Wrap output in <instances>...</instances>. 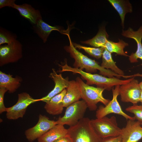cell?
<instances>
[{
    "label": "cell",
    "mask_w": 142,
    "mask_h": 142,
    "mask_svg": "<svg viewBox=\"0 0 142 142\" xmlns=\"http://www.w3.org/2000/svg\"><path fill=\"white\" fill-rule=\"evenodd\" d=\"M67 36L69 40V45L65 46L64 48L74 60L73 64L74 68L83 70L84 69L85 72L90 73H95L97 70H99L100 75L109 78L116 77L120 78L121 77L124 78L126 77V75H119L110 70L103 68L94 60L90 58L79 52L73 45L69 34Z\"/></svg>",
    "instance_id": "cell-1"
},
{
    "label": "cell",
    "mask_w": 142,
    "mask_h": 142,
    "mask_svg": "<svg viewBox=\"0 0 142 142\" xmlns=\"http://www.w3.org/2000/svg\"><path fill=\"white\" fill-rule=\"evenodd\" d=\"M59 65L62 68L61 70L59 71L60 72H69L73 73L78 74L80 75L82 79L86 80L87 84L89 85H95L97 87L102 88L108 91L112 89L114 86L126 83L134 78L121 80L116 77L109 78L101 75L88 73L68 65L66 62L64 65Z\"/></svg>",
    "instance_id": "cell-2"
},
{
    "label": "cell",
    "mask_w": 142,
    "mask_h": 142,
    "mask_svg": "<svg viewBox=\"0 0 142 142\" xmlns=\"http://www.w3.org/2000/svg\"><path fill=\"white\" fill-rule=\"evenodd\" d=\"M88 118H83L75 125L68 129L67 136L72 142H102V139L96 133Z\"/></svg>",
    "instance_id": "cell-3"
},
{
    "label": "cell",
    "mask_w": 142,
    "mask_h": 142,
    "mask_svg": "<svg viewBox=\"0 0 142 142\" xmlns=\"http://www.w3.org/2000/svg\"><path fill=\"white\" fill-rule=\"evenodd\" d=\"M76 81L79 87L81 99L85 102L90 110H96L97 108V104L99 102L106 105L110 101L103 96L104 89L89 85L79 77H77Z\"/></svg>",
    "instance_id": "cell-4"
},
{
    "label": "cell",
    "mask_w": 142,
    "mask_h": 142,
    "mask_svg": "<svg viewBox=\"0 0 142 142\" xmlns=\"http://www.w3.org/2000/svg\"><path fill=\"white\" fill-rule=\"evenodd\" d=\"M90 123L96 133L102 139L120 134L121 129L118 127L114 116L92 119Z\"/></svg>",
    "instance_id": "cell-5"
},
{
    "label": "cell",
    "mask_w": 142,
    "mask_h": 142,
    "mask_svg": "<svg viewBox=\"0 0 142 142\" xmlns=\"http://www.w3.org/2000/svg\"><path fill=\"white\" fill-rule=\"evenodd\" d=\"M87 108L85 102L83 100L71 104L67 107L64 116L59 117L57 120L58 124L70 127L75 125L84 118Z\"/></svg>",
    "instance_id": "cell-6"
},
{
    "label": "cell",
    "mask_w": 142,
    "mask_h": 142,
    "mask_svg": "<svg viewBox=\"0 0 142 142\" xmlns=\"http://www.w3.org/2000/svg\"><path fill=\"white\" fill-rule=\"evenodd\" d=\"M120 85L115 86L112 89L113 98L105 106L100 105L96 112L95 116L97 118H102L111 114H115L123 116L127 120H135L134 117L130 116L124 113L122 110L117 99L119 94Z\"/></svg>",
    "instance_id": "cell-7"
},
{
    "label": "cell",
    "mask_w": 142,
    "mask_h": 142,
    "mask_svg": "<svg viewBox=\"0 0 142 142\" xmlns=\"http://www.w3.org/2000/svg\"><path fill=\"white\" fill-rule=\"evenodd\" d=\"M39 101V99H34L26 92L19 94L16 104L11 107L7 108V118L9 120H15L23 118L28 106Z\"/></svg>",
    "instance_id": "cell-8"
},
{
    "label": "cell",
    "mask_w": 142,
    "mask_h": 142,
    "mask_svg": "<svg viewBox=\"0 0 142 142\" xmlns=\"http://www.w3.org/2000/svg\"><path fill=\"white\" fill-rule=\"evenodd\" d=\"M22 57V45L17 40L9 44L0 45V65L16 62Z\"/></svg>",
    "instance_id": "cell-9"
},
{
    "label": "cell",
    "mask_w": 142,
    "mask_h": 142,
    "mask_svg": "<svg viewBox=\"0 0 142 142\" xmlns=\"http://www.w3.org/2000/svg\"><path fill=\"white\" fill-rule=\"evenodd\" d=\"M57 124V121L50 120L45 115L40 114L37 124L25 131L26 137L28 141L32 142L38 139Z\"/></svg>",
    "instance_id": "cell-10"
},
{
    "label": "cell",
    "mask_w": 142,
    "mask_h": 142,
    "mask_svg": "<svg viewBox=\"0 0 142 142\" xmlns=\"http://www.w3.org/2000/svg\"><path fill=\"white\" fill-rule=\"evenodd\" d=\"M141 90L138 80L134 78L129 82L120 85L119 94L121 101L137 104L139 102Z\"/></svg>",
    "instance_id": "cell-11"
},
{
    "label": "cell",
    "mask_w": 142,
    "mask_h": 142,
    "mask_svg": "<svg viewBox=\"0 0 142 142\" xmlns=\"http://www.w3.org/2000/svg\"><path fill=\"white\" fill-rule=\"evenodd\" d=\"M141 123L135 120H128L125 126L121 129V142H138L142 138Z\"/></svg>",
    "instance_id": "cell-12"
},
{
    "label": "cell",
    "mask_w": 142,
    "mask_h": 142,
    "mask_svg": "<svg viewBox=\"0 0 142 142\" xmlns=\"http://www.w3.org/2000/svg\"><path fill=\"white\" fill-rule=\"evenodd\" d=\"M121 34L125 37L133 39L137 43L136 51L134 53H132L129 57L130 62H138V59L142 60V44L141 42L142 38V26L136 31H134L130 27H129L126 30H123ZM141 65H142V63Z\"/></svg>",
    "instance_id": "cell-13"
},
{
    "label": "cell",
    "mask_w": 142,
    "mask_h": 142,
    "mask_svg": "<svg viewBox=\"0 0 142 142\" xmlns=\"http://www.w3.org/2000/svg\"><path fill=\"white\" fill-rule=\"evenodd\" d=\"M52 70V72L50 74V76L54 83V87L47 95L39 99L40 101L45 103L67 88L69 83V81L68 77L64 78L61 74H57L54 69H53Z\"/></svg>",
    "instance_id": "cell-14"
},
{
    "label": "cell",
    "mask_w": 142,
    "mask_h": 142,
    "mask_svg": "<svg viewBox=\"0 0 142 142\" xmlns=\"http://www.w3.org/2000/svg\"><path fill=\"white\" fill-rule=\"evenodd\" d=\"M33 29L35 33L45 43L51 32L57 31L61 33L67 35L69 34V30H65L60 26H52L44 21L42 19L39 20L37 23L33 25Z\"/></svg>",
    "instance_id": "cell-15"
},
{
    "label": "cell",
    "mask_w": 142,
    "mask_h": 142,
    "mask_svg": "<svg viewBox=\"0 0 142 142\" xmlns=\"http://www.w3.org/2000/svg\"><path fill=\"white\" fill-rule=\"evenodd\" d=\"M17 10L20 15L28 20L33 25L36 24L42 17L40 11L36 9L31 5L27 3L21 5L15 4L13 8Z\"/></svg>",
    "instance_id": "cell-16"
},
{
    "label": "cell",
    "mask_w": 142,
    "mask_h": 142,
    "mask_svg": "<svg viewBox=\"0 0 142 142\" xmlns=\"http://www.w3.org/2000/svg\"><path fill=\"white\" fill-rule=\"evenodd\" d=\"M66 92L63 100L64 107H67L81 99L79 85L76 80L69 81Z\"/></svg>",
    "instance_id": "cell-17"
},
{
    "label": "cell",
    "mask_w": 142,
    "mask_h": 142,
    "mask_svg": "<svg viewBox=\"0 0 142 142\" xmlns=\"http://www.w3.org/2000/svg\"><path fill=\"white\" fill-rule=\"evenodd\" d=\"M66 92L65 89L46 103L44 108L48 113L52 115H58L62 113L64 108L63 100Z\"/></svg>",
    "instance_id": "cell-18"
},
{
    "label": "cell",
    "mask_w": 142,
    "mask_h": 142,
    "mask_svg": "<svg viewBox=\"0 0 142 142\" xmlns=\"http://www.w3.org/2000/svg\"><path fill=\"white\" fill-rule=\"evenodd\" d=\"M64 125L57 124L38 139V142H54L58 139L66 136L68 129Z\"/></svg>",
    "instance_id": "cell-19"
},
{
    "label": "cell",
    "mask_w": 142,
    "mask_h": 142,
    "mask_svg": "<svg viewBox=\"0 0 142 142\" xmlns=\"http://www.w3.org/2000/svg\"><path fill=\"white\" fill-rule=\"evenodd\" d=\"M21 81L20 77L13 78L12 75L0 71V88L6 89L9 93L15 92L20 86Z\"/></svg>",
    "instance_id": "cell-20"
},
{
    "label": "cell",
    "mask_w": 142,
    "mask_h": 142,
    "mask_svg": "<svg viewBox=\"0 0 142 142\" xmlns=\"http://www.w3.org/2000/svg\"><path fill=\"white\" fill-rule=\"evenodd\" d=\"M109 2L118 13L121 19V25L124 28L125 16L127 13L133 11L131 4L129 0H108Z\"/></svg>",
    "instance_id": "cell-21"
},
{
    "label": "cell",
    "mask_w": 142,
    "mask_h": 142,
    "mask_svg": "<svg viewBox=\"0 0 142 142\" xmlns=\"http://www.w3.org/2000/svg\"><path fill=\"white\" fill-rule=\"evenodd\" d=\"M108 37L105 27L103 26L99 29L97 33L93 38L86 41H81V42L95 48H105Z\"/></svg>",
    "instance_id": "cell-22"
},
{
    "label": "cell",
    "mask_w": 142,
    "mask_h": 142,
    "mask_svg": "<svg viewBox=\"0 0 142 142\" xmlns=\"http://www.w3.org/2000/svg\"><path fill=\"white\" fill-rule=\"evenodd\" d=\"M102 62L101 66L103 68L110 69L115 73L123 76H125L123 70L119 68L113 60L111 53L105 48L102 55Z\"/></svg>",
    "instance_id": "cell-23"
},
{
    "label": "cell",
    "mask_w": 142,
    "mask_h": 142,
    "mask_svg": "<svg viewBox=\"0 0 142 142\" xmlns=\"http://www.w3.org/2000/svg\"><path fill=\"white\" fill-rule=\"evenodd\" d=\"M118 42H114L108 40L106 43L105 48L111 53H114L117 54L125 57H129L126 54L124 49L129 44L123 40L119 39Z\"/></svg>",
    "instance_id": "cell-24"
},
{
    "label": "cell",
    "mask_w": 142,
    "mask_h": 142,
    "mask_svg": "<svg viewBox=\"0 0 142 142\" xmlns=\"http://www.w3.org/2000/svg\"><path fill=\"white\" fill-rule=\"evenodd\" d=\"M73 44L75 48L79 49L84 50L90 56L97 59H99L102 57V54L105 48L104 47H90L81 45L73 43Z\"/></svg>",
    "instance_id": "cell-25"
},
{
    "label": "cell",
    "mask_w": 142,
    "mask_h": 142,
    "mask_svg": "<svg viewBox=\"0 0 142 142\" xmlns=\"http://www.w3.org/2000/svg\"><path fill=\"white\" fill-rule=\"evenodd\" d=\"M16 35L2 27L0 28V45L6 43L10 44L16 40Z\"/></svg>",
    "instance_id": "cell-26"
},
{
    "label": "cell",
    "mask_w": 142,
    "mask_h": 142,
    "mask_svg": "<svg viewBox=\"0 0 142 142\" xmlns=\"http://www.w3.org/2000/svg\"><path fill=\"white\" fill-rule=\"evenodd\" d=\"M125 110L133 114L135 119L142 124V105L133 104L126 108Z\"/></svg>",
    "instance_id": "cell-27"
},
{
    "label": "cell",
    "mask_w": 142,
    "mask_h": 142,
    "mask_svg": "<svg viewBox=\"0 0 142 142\" xmlns=\"http://www.w3.org/2000/svg\"><path fill=\"white\" fill-rule=\"evenodd\" d=\"M8 91L6 89L0 88V113L6 112L7 108L4 105V98L5 93Z\"/></svg>",
    "instance_id": "cell-28"
},
{
    "label": "cell",
    "mask_w": 142,
    "mask_h": 142,
    "mask_svg": "<svg viewBox=\"0 0 142 142\" xmlns=\"http://www.w3.org/2000/svg\"><path fill=\"white\" fill-rule=\"evenodd\" d=\"M15 0H0V9L5 7L13 8L15 3Z\"/></svg>",
    "instance_id": "cell-29"
},
{
    "label": "cell",
    "mask_w": 142,
    "mask_h": 142,
    "mask_svg": "<svg viewBox=\"0 0 142 142\" xmlns=\"http://www.w3.org/2000/svg\"><path fill=\"white\" fill-rule=\"evenodd\" d=\"M121 137L120 135L102 139V142H121Z\"/></svg>",
    "instance_id": "cell-30"
},
{
    "label": "cell",
    "mask_w": 142,
    "mask_h": 142,
    "mask_svg": "<svg viewBox=\"0 0 142 142\" xmlns=\"http://www.w3.org/2000/svg\"><path fill=\"white\" fill-rule=\"evenodd\" d=\"M54 142H72L69 138L67 135L65 137L60 138Z\"/></svg>",
    "instance_id": "cell-31"
},
{
    "label": "cell",
    "mask_w": 142,
    "mask_h": 142,
    "mask_svg": "<svg viewBox=\"0 0 142 142\" xmlns=\"http://www.w3.org/2000/svg\"><path fill=\"white\" fill-rule=\"evenodd\" d=\"M139 102H140L141 103V105H142V90H141L140 94Z\"/></svg>",
    "instance_id": "cell-32"
},
{
    "label": "cell",
    "mask_w": 142,
    "mask_h": 142,
    "mask_svg": "<svg viewBox=\"0 0 142 142\" xmlns=\"http://www.w3.org/2000/svg\"><path fill=\"white\" fill-rule=\"evenodd\" d=\"M139 84L140 86V87L142 90V81L140 83H139Z\"/></svg>",
    "instance_id": "cell-33"
},
{
    "label": "cell",
    "mask_w": 142,
    "mask_h": 142,
    "mask_svg": "<svg viewBox=\"0 0 142 142\" xmlns=\"http://www.w3.org/2000/svg\"><path fill=\"white\" fill-rule=\"evenodd\" d=\"M141 125H142V124H141Z\"/></svg>",
    "instance_id": "cell-34"
}]
</instances>
